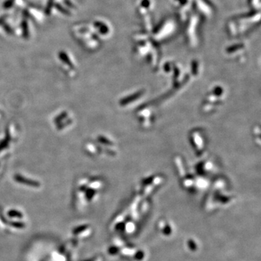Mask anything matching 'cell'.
Masks as SVG:
<instances>
[{
    "mask_svg": "<svg viewBox=\"0 0 261 261\" xmlns=\"http://www.w3.org/2000/svg\"><path fill=\"white\" fill-rule=\"evenodd\" d=\"M15 181H18V182L21 183H26V184L32 186V187H38V186H39V183L38 182H36V181H30V180L25 179V178L23 177V176L20 175H17L15 176Z\"/></svg>",
    "mask_w": 261,
    "mask_h": 261,
    "instance_id": "cell-1",
    "label": "cell"
}]
</instances>
